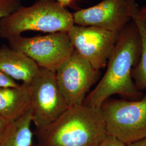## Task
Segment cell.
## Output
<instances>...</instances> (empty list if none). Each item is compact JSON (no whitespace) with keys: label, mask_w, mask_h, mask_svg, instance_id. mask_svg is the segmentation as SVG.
Returning <instances> with one entry per match:
<instances>
[{"label":"cell","mask_w":146,"mask_h":146,"mask_svg":"<svg viewBox=\"0 0 146 146\" xmlns=\"http://www.w3.org/2000/svg\"><path fill=\"white\" fill-rule=\"evenodd\" d=\"M126 146H146V137L139 141H136L129 144H125Z\"/></svg>","instance_id":"obj_19"},{"label":"cell","mask_w":146,"mask_h":146,"mask_svg":"<svg viewBox=\"0 0 146 146\" xmlns=\"http://www.w3.org/2000/svg\"><path fill=\"white\" fill-rule=\"evenodd\" d=\"M140 34L142 42L141 57L132 70V78L139 90L146 88V28L143 22L135 16L133 18Z\"/></svg>","instance_id":"obj_13"},{"label":"cell","mask_w":146,"mask_h":146,"mask_svg":"<svg viewBox=\"0 0 146 146\" xmlns=\"http://www.w3.org/2000/svg\"><path fill=\"white\" fill-rule=\"evenodd\" d=\"M19 84L14 80L0 70V88L14 87L18 86Z\"/></svg>","instance_id":"obj_15"},{"label":"cell","mask_w":146,"mask_h":146,"mask_svg":"<svg viewBox=\"0 0 146 146\" xmlns=\"http://www.w3.org/2000/svg\"><path fill=\"white\" fill-rule=\"evenodd\" d=\"M142 52L140 34L134 21L120 31L107 63L103 78L88 94L84 104L100 108L114 94L137 100L142 98L132 78V70L139 62Z\"/></svg>","instance_id":"obj_1"},{"label":"cell","mask_w":146,"mask_h":146,"mask_svg":"<svg viewBox=\"0 0 146 146\" xmlns=\"http://www.w3.org/2000/svg\"><path fill=\"white\" fill-rule=\"evenodd\" d=\"M107 135L125 144L146 137V95L140 99L107 100L100 107Z\"/></svg>","instance_id":"obj_4"},{"label":"cell","mask_w":146,"mask_h":146,"mask_svg":"<svg viewBox=\"0 0 146 146\" xmlns=\"http://www.w3.org/2000/svg\"><path fill=\"white\" fill-rule=\"evenodd\" d=\"M40 67L20 51L7 46H0V70L15 81L30 84Z\"/></svg>","instance_id":"obj_10"},{"label":"cell","mask_w":146,"mask_h":146,"mask_svg":"<svg viewBox=\"0 0 146 146\" xmlns=\"http://www.w3.org/2000/svg\"><path fill=\"white\" fill-rule=\"evenodd\" d=\"M138 9L135 0H102L73 13L74 23L120 33L133 21Z\"/></svg>","instance_id":"obj_8"},{"label":"cell","mask_w":146,"mask_h":146,"mask_svg":"<svg viewBox=\"0 0 146 146\" xmlns=\"http://www.w3.org/2000/svg\"><path fill=\"white\" fill-rule=\"evenodd\" d=\"M29 88L32 122L36 130L46 127L67 110L55 72L40 67Z\"/></svg>","instance_id":"obj_6"},{"label":"cell","mask_w":146,"mask_h":146,"mask_svg":"<svg viewBox=\"0 0 146 146\" xmlns=\"http://www.w3.org/2000/svg\"><path fill=\"white\" fill-rule=\"evenodd\" d=\"M11 125V122L0 115V142L4 137Z\"/></svg>","instance_id":"obj_17"},{"label":"cell","mask_w":146,"mask_h":146,"mask_svg":"<svg viewBox=\"0 0 146 146\" xmlns=\"http://www.w3.org/2000/svg\"><path fill=\"white\" fill-rule=\"evenodd\" d=\"M99 146H126V145L115 137L107 135Z\"/></svg>","instance_id":"obj_16"},{"label":"cell","mask_w":146,"mask_h":146,"mask_svg":"<svg viewBox=\"0 0 146 146\" xmlns=\"http://www.w3.org/2000/svg\"><path fill=\"white\" fill-rule=\"evenodd\" d=\"M55 73L68 107L84 104L86 95L99 76V71L75 50Z\"/></svg>","instance_id":"obj_7"},{"label":"cell","mask_w":146,"mask_h":146,"mask_svg":"<svg viewBox=\"0 0 146 146\" xmlns=\"http://www.w3.org/2000/svg\"><path fill=\"white\" fill-rule=\"evenodd\" d=\"M119 33L76 25L68 31L74 50L99 71L107 64Z\"/></svg>","instance_id":"obj_9"},{"label":"cell","mask_w":146,"mask_h":146,"mask_svg":"<svg viewBox=\"0 0 146 146\" xmlns=\"http://www.w3.org/2000/svg\"><path fill=\"white\" fill-rule=\"evenodd\" d=\"M32 122L31 110L19 119L11 123L0 146H31L33 133L31 125Z\"/></svg>","instance_id":"obj_12"},{"label":"cell","mask_w":146,"mask_h":146,"mask_svg":"<svg viewBox=\"0 0 146 146\" xmlns=\"http://www.w3.org/2000/svg\"><path fill=\"white\" fill-rule=\"evenodd\" d=\"M35 135L42 146H99L107 136L100 108L84 104L68 107Z\"/></svg>","instance_id":"obj_2"},{"label":"cell","mask_w":146,"mask_h":146,"mask_svg":"<svg viewBox=\"0 0 146 146\" xmlns=\"http://www.w3.org/2000/svg\"><path fill=\"white\" fill-rule=\"evenodd\" d=\"M9 46L25 54L40 68L56 72L72 54L74 48L68 32H57L34 37H16Z\"/></svg>","instance_id":"obj_5"},{"label":"cell","mask_w":146,"mask_h":146,"mask_svg":"<svg viewBox=\"0 0 146 146\" xmlns=\"http://www.w3.org/2000/svg\"><path fill=\"white\" fill-rule=\"evenodd\" d=\"M21 5V0H0V19L9 15Z\"/></svg>","instance_id":"obj_14"},{"label":"cell","mask_w":146,"mask_h":146,"mask_svg":"<svg viewBox=\"0 0 146 146\" xmlns=\"http://www.w3.org/2000/svg\"><path fill=\"white\" fill-rule=\"evenodd\" d=\"M74 25L73 13L66 7L54 0H38L0 19V37L8 41L26 31L68 32Z\"/></svg>","instance_id":"obj_3"},{"label":"cell","mask_w":146,"mask_h":146,"mask_svg":"<svg viewBox=\"0 0 146 146\" xmlns=\"http://www.w3.org/2000/svg\"><path fill=\"white\" fill-rule=\"evenodd\" d=\"M135 16L143 22L146 28V7L139 9Z\"/></svg>","instance_id":"obj_18"},{"label":"cell","mask_w":146,"mask_h":146,"mask_svg":"<svg viewBox=\"0 0 146 146\" xmlns=\"http://www.w3.org/2000/svg\"><path fill=\"white\" fill-rule=\"evenodd\" d=\"M31 146H41V145H38V144H35V145H34V144H33L32 145H31Z\"/></svg>","instance_id":"obj_21"},{"label":"cell","mask_w":146,"mask_h":146,"mask_svg":"<svg viewBox=\"0 0 146 146\" xmlns=\"http://www.w3.org/2000/svg\"><path fill=\"white\" fill-rule=\"evenodd\" d=\"M31 110L29 84L0 88V115L12 123Z\"/></svg>","instance_id":"obj_11"},{"label":"cell","mask_w":146,"mask_h":146,"mask_svg":"<svg viewBox=\"0 0 146 146\" xmlns=\"http://www.w3.org/2000/svg\"><path fill=\"white\" fill-rule=\"evenodd\" d=\"M56 2L65 7L72 6L73 4V0H56Z\"/></svg>","instance_id":"obj_20"}]
</instances>
